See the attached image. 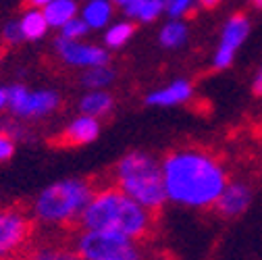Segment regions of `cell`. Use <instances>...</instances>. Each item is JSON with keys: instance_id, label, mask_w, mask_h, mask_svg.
Listing matches in <instances>:
<instances>
[{"instance_id": "3", "label": "cell", "mask_w": 262, "mask_h": 260, "mask_svg": "<svg viewBox=\"0 0 262 260\" xmlns=\"http://www.w3.org/2000/svg\"><path fill=\"white\" fill-rule=\"evenodd\" d=\"M115 185L123 189L129 198H134L156 214L169 198L162 169L156 165L152 156L142 152H131L119 162L115 173Z\"/></svg>"}, {"instance_id": "28", "label": "cell", "mask_w": 262, "mask_h": 260, "mask_svg": "<svg viewBox=\"0 0 262 260\" xmlns=\"http://www.w3.org/2000/svg\"><path fill=\"white\" fill-rule=\"evenodd\" d=\"M9 100H7V88H0V113H3L7 109Z\"/></svg>"}, {"instance_id": "31", "label": "cell", "mask_w": 262, "mask_h": 260, "mask_svg": "<svg viewBox=\"0 0 262 260\" xmlns=\"http://www.w3.org/2000/svg\"><path fill=\"white\" fill-rule=\"evenodd\" d=\"M254 7H258V9H262V0H254Z\"/></svg>"}, {"instance_id": "2", "label": "cell", "mask_w": 262, "mask_h": 260, "mask_svg": "<svg viewBox=\"0 0 262 260\" xmlns=\"http://www.w3.org/2000/svg\"><path fill=\"white\" fill-rule=\"evenodd\" d=\"M158 214L129 198L117 185L96 189L90 204L85 206L79 225L81 229L115 231L129 240L146 242L154 235Z\"/></svg>"}, {"instance_id": "22", "label": "cell", "mask_w": 262, "mask_h": 260, "mask_svg": "<svg viewBox=\"0 0 262 260\" xmlns=\"http://www.w3.org/2000/svg\"><path fill=\"white\" fill-rule=\"evenodd\" d=\"M162 7H165V3L162 0H144V5L140 9V19L142 21H152L158 17V13L162 11Z\"/></svg>"}, {"instance_id": "10", "label": "cell", "mask_w": 262, "mask_h": 260, "mask_svg": "<svg viewBox=\"0 0 262 260\" xmlns=\"http://www.w3.org/2000/svg\"><path fill=\"white\" fill-rule=\"evenodd\" d=\"M248 19L246 15H233L229 19L225 31H223V42L219 46V52H216V58H214V64L219 69L223 67H229L235 56V50L242 46V42L246 40L248 36Z\"/></svg>"}, {"instance_id": "32", "label": "cell", "mask_w": 262, "mask_h": 260, "mask_svg": "<svg viewBox=\"0 0 262 260\" xmlns=\"http://www.w3.org/2000/svg\"><path fill=\"white\" fill-rule=\"evenodd\" d=\"M167 260H173V258H167Z\"/></svg>"}, {"instance_id": "9", "label": "cell", "mask_w": 262, "mask_h": 260, "mask_svg": "<svg viewBox=\"0 0 262 260\" xmlns=\"http://www.w3.org/2000/svg\"><path fill=\"white\" fill-rule=\"evenodd\" d=\"M100 134V125H98L96 117L90 115H81L77 119H73L67 129H62L58 136L52 138V146L58 148H77V146H85L90 142H94Z\"/></svg>"}, {"instance_id": "19", "label": "cell", "mask_w": 262, "mask_h": 260, "mask_svg": "<svg viewBox=\"0 0 262 260\" xmlns=\"http://www.w3.org/2000/svg\"><path fill=\"white\" fill-rule=\"evenodd\" d=\"M134 31H136V25H131V23H119L115 27H111L106 31V44L117 48V46H123L131 36H134Z\"/></svg>"}, {"instance_id": "25", "label": "cell", "mask_w": 262, "mask_h": 260, "mask_svg": "<svg viewBox=\"0 0 262 260\" xmlns=\"http://www.w3.org/2000/svg\"><path fill=\"white\" fill-rule=\"evenodd\" d=\"M189 3L191 0H165V7H167L171 17H179V15H183L187 11Z\"/></svg>"}, {"instance_id": "30", "label": "cell", "mask_w": 262, "mask_h": 260, "mask_svg": "<svg viewBox=\"0 0 262 260\" xmlns=\"http://www.w3.org/2000/svg\"><path fill=\"white\" fill-rule=\"evenodd\" d=\"M115 3H117V5H121V7L125 9V7H129L131 3H136V0H115Z\"/></svg>"}, {"instance_id": "18", "label": "cell", "mask_w": 262, "mask_h": 260, "mask_svg": "<svg viewBox=\"0 0 262 260\" xmlns=\"http://www.w3.org/2000/svg\"><path fill=\"white\" fill-rule=\"evenodd\" d=\"M113 77H115V71L108 69L106 64H100V67H92V69L83 75L81 83H83L85 88H90V90H98V88H104L106 83H111Z\"/></svg>"}, {"instance_id": "26", "label": "cell", "mask_w": 262, "mask_h": 260, "mask_svg": "<svg viewBox=\"0 0 262 260\" xmlns=\"http://www.w3.org/2000/svg\"><path fill=\"white\" fill-rule=\"evenodd\" d=\"M254 94L256 96H262V67H260V71L256 75V81H254Z\"/></svg>"}, {"instance_id": "12", "label": "cell", "mask_w": 262, "mask_h": 260, "mask_svg": "<svg viewBox=\"0 0 262 260\" xmlns=\"http://www.w3.org/2000/svg\"><path fill=\"white\" fill-rule=\"evenodd\" d=\"M42 13L50 27H62L64 23L75 19L77 5H75V0H52L50 5L42 9Z\"/></svg>"}, {"instance_id": "29", "label": "cell", "mask_w": 262, "mask_h": 260, "mask_svg": "<svg viewBox=\"0 0 262 260\" xmlns=\"http://www.w3.org/2000/svg\"><path fill=\"white\" fill-rule=\"evenodd\" d=\"M200 3H202V7H206V9H214V7L221 3V0H200Z\"/></svg>"}, {"instance_id": "27", "label": "cell", "mask_w": 262, "mask_h": 260, "mask_svg": "<svg viewBox=\"0 0 262 260\" xmlns=\"http://www.w3.org/2000/svg\"><path fill=\"white\" fill-rule=\"evenodd\" d=\"M29 7H34V9H44L46 5H50L52 0H27Z\"/></svg>"}, {"instance_id": "14", "label": "cell", "mask_w": 262, "mask_h": 260, "mask_svg": "<svg viewBox=\"0 0 262 260\" xmlns=\"http://www.w3.org/2000/svg\"><path fill=\"white\" fill-rule=\"evenodd\" d=\"M21 31H23V38L25 40H40L46 36V29L50 27L44 13L40 9H27L23 13V17L19 19Z\"/></svg>"}, {"instance_id": "7", "label": "cell", "mask_w": 262, "mask_h": 260, "mask_svg": "<svg viewBox=\"0 0 262 260\" xmlns=\"http://www.w3.org/2000/svg\"><path fill=\"white\" fill-rule=\"evenodd\" d=\"M7 100H9L7 109L21 119L44 117L60 104V98L56 92H52V90L29 92L25 85H19V83L7 88Z\"/></svg>"}, {"instance_id": "16", "label": "cell", "mask_w": 262, "mask_h": 260, "mask_svg": "<svg viewBox=\"0 0 262 260\" xmlns=\"http://www.w3.org/2000/svg\"><path fill=\"white\" fill-rule=\"evenodd\" d=\"M25 260H83L75 250L62 246H40L31 250Z\"/></svg>"}, {"instance_id": "23", "label": "cell", "mask_w": 262, "mask_h": 260, "mask_svg": "<svg viewBox=\"0 0 262 260\" xmlns=\"http://www.w3.org/2000/svg\"><path fill=\"white\" fill-rule=\"evenodd\" d=\"M3 38H5L9 44H19V42L25 40L19 21H9V23L5 25V29H3Z\"/></svg>"}, {"instance_id": "11", "label": "cell", "mask_w": 262, "mask_h": 260, "mask_svg": "<svg viewBox=\"0 0 262 260\" xmlns=\"http://www.w3.org/2000/svg\"><path fill=\"white\" fill-rule=\"evenodd\" d=\"M214 204L223 216H237L250 204V189L246 185H239V183L227 185Z\"/></svg>"}, {"instance_id": "6", "label": "cell", "mask_w": 262, "mask_h": 260, "mask_svg": "<svg viewBox=\"0 0 262 260\" xmlns=\"http://www.w3.org/2000/svg\"><path fill=\"white\" fill-rule=\"evenodd\" d=\"M34 221L21 208H0V260H13L21 256L31 240Z\"/></svg>"}, {"instance_id": "20", "label": "cell", "mask_w": 262, "mask_h": 260, "mask_svg": "<svg viewBox=\"0 0 262 260\" xmlns=\"http://www.w3.org/2000/svg\"><path fill=\"white\" fill-rule=\"evenodd\" d=\"M183 40H185V25H183V23L173 21V23H169L165 29L160 31V42H162V46L173 48V46H179Z\"/></svg>"}, {"instance_id": "5", "label": "cell", "mask_w": 262, "mask_h": 260, "mask_svg": "<svg viewBox=\"0 0 262 260\" xmlns=\"http://www.w3.org/2000/svg\"><path fill=\"white\" fill-rule=\"evenodd\" d=\"M75 252L83 260H142L129 237L100 229H81L75 237Z\"/></svg>"}, {"instance_id": "15", "label": "cell", "mask_w": 262, "mask_h": 260, "mask_svg": "<svg viewBox=\"0 0 262 260\" xmlns=\"http://www.w3.org/2000/svg\"><path fill=\"white\" fill-rule=\"evenodd\" d=\"M79 109H81L83 115H90V117L98 119V117L106 115L113 109V98L104 92H92L79 102Z\"/></svg>"}, {"instance_id": "1", "label": "cell", "mask_w": 262, "mask_h": 260, "mask_svg": "<svg viewBox=\"0 0 262 260\" xmlns=\"http://www.w3.org/2000/svg\"><path fill=\"white\" fill-rule=\"evenodd\" d=\"M167 196L189 206H208L219 200L227 187L221 165L202 152H175L162 165Z\"/></svg>"}, {"instance_id": "17", "label": "cell", "mask_w": 262, "mask_h": 260, "mask_svg": "<svg viewBox=\"0 0 262 260\" xmlns=\"http://www.w3.org/2000/svg\"><path fill=\"white\" fill-rule=\"evenodd\" d=\"M111 19V5L108 0H92L83 9V21L88 27H102Z\"/></svg>"}, {"instance_id": "24", "label": "cell", "mask_w": 262, "mask_h": 260, "mask_svg": "<svg viewBox=\"0 0 262 260\" xmlns=\"http://www.w3.org/2000/svg\"><path fill=\"white\" fill-rule=\"evenodd\" d=\"M13 154H15V140L7 132L0 129V162L9 160Z\"/></svg>"}, {"instance_id": "8", "label": "cell", "mask_w": 262, "mask_h": 260, "mask_svg": "<svg viewBox=\"0 0 262 260\" xmlns=\"http://www.w3.org/2000/svg\"><path fill=\"white\" fill-rule=\"evenodd\" d=\"M56 54L62 62L73 64V67H100V64L108 62V54L106 50L98 48V46H88V44H79L77 40H67V38H56L54 42Z\"/></svg>"}, {"instance_id": "21", "label": "cell", "mask_w": 262, "mask_h": 260, "mask_svg": "<svg viewBox=\"0 0 262 260\" xmlns=\"http://www.w3.org/2000/svg\"><path fill=\"white\" fill-rule=\"evenodd\" d=\"M62 38H67V40H79V38H83L85 36V31H88V23L83 21V19H71L69 23H64L62 27Z\"/></svg>"}, {"instance_id": "4", "label": "cell", "mask_w": 262, "mask_h": 260, "mask_svg": "<svg viewBox=\"0 0 262 260\" xmlns=\"http://www.w3.org/2000/svg\"><path fill=\"white\" fill-rule=\"evenodd\" d=\"M96 193L85 179H64L40 191L34 202V216L48 225H79V219Z\"/></svg>"}, {"instance_id": "13", "label": "cell", "mask_w": 262, "mask_h": 260, "mask_svg": "<svg viewBox=\"0 0 262 260\" xmlns=\"http://www.w3.org/2000/svg\"><path fill=\"white\" fill-rule=\"evenodd\" d=\"M189 94H191V85L187 81H175L167 90H160L156 94H150L146 98V102L148 104H160V106H171V104L187 100Z\"/></svg>"}]
</instances>
